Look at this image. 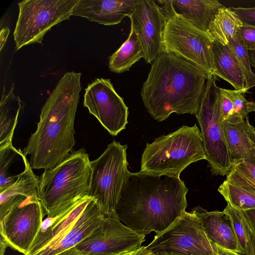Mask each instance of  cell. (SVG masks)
<instances>
[{"mask_svg": "<svg viewBox=\"0 0 255 255\" xmlns=\"http://www.w3.org/2000/svg\"><path fill=\"white\" fill-rule=\"evenodd\" d=\"M127 145L114 140L96 159L91 161L92 174L87 196L104 214L115 211L129 173Z\"/></svg>", "mask_w": 255, "mask_h": 255, "instance_id": "8992f818", "label": "cell"}, {"mask_svg": "<svg viewBox=\"0 0 255 255\" xmlns=\"http://www.w3.org/2000/svg\"><path fill=\"white\" fill-rule=\"evenodd\" d=\"M145 237L122 223L115 211L105 214L99 227L76 247L93 254L119 255L139 249Z\"/></svg>", "mask_w": 255, "mask_h": 255, "instance_id": "4fadbf2b", "label": "cell"}, {"mask_svg": "<svg viewBox=\"0 0 255 255\" xmlns=\"http://www.w3.org/2000/svg\"><path fill=\"white\" fill-rule=\"evenodd\" d=\"M8 246L5 240L0 236V255H4L6 248Z\"/></svg>", "mask_w": 255, "mask_h": 255, "instance_id": "f35d334b", "label": "cell"}, {"mask_svg": "<svg viewBox=\"0 0 255 255\" xmlns=\"http://www.w3.org/2000/svg\"><path fill=\"white\" fill-rule=\"evenodd\" d=\"M227 204L233 208L246 211L255 209V193L225 180L218 189Z\"/></svg>", "mask_w": 255, "mask_h": 255, "instance_id": "f1b7e54d", "label": "cell"}, {"mask_svg": "<svg viewBox=\"0 0 255 255\" xmlns=\"http://www.w3.org/2000/svg\"><path fill=\"white\" fill-rule=\"evenodd\" d=\"M3 91L0 103V147L12 143L18 118L24 103L13 93V84L9 92Z\"/></svg>", "mask_w": 255, "mask_h": 255, "instance_id": "603a6c76", "label": "cell"}, {"mask_svg": "<svg viewBox=\"0 0 255 255\" xmlns=\"http://www.w3.org/2000/svg\"><path fill=\"white\" fill-rule=\"evenodd\" d=\"M9 33V29L8 27H3L0 33V50H2Z\"/></svg>", "mask_w": 255, "mask_h": 255, "instance_id": "e575fe53", "label": "cell"}, {"mask_svg": "<svg viewBox=\"0 0 255 255\" xmlns=\"http://www.w3.org/2000/svg\"><path fill=\"white\" fill-rule=\"evenodd\" d=\"M178 55L210 75L215 74L213 42L208 33L178 17L166 21L162 39V52Z\"/></svg>", "mask_w": 255, "mask_h": 255, "instance_id": "9c48e42d", "label": "cell"}, {"mask_svg": "<svg viewBox=\"0 0 255 255\" xmlns=\"http://www.w3.org/2000/svg\"><path fill=\"white\" fill-rule=\"evenodd\" d=\"M160 7L166 21L180 17L201 31L207 32L210 25L223 5L217 0H159Z\"/></svg>", "mask_w": 255, "mask_h": 255, "instance_id": "2e32d148", "label": "cell"}, {"mask_svg": "<svg viewBox=\"0 0 255 255\" xmlns=\"http://www.w3.org/2000/svg\"><path fill=\"white\" fill-rule=\"evenodd\" d=\"M206 159L201 131L195 124L183 126L176 131L146 143L141 158L140 171L178 176L193 162Z\"/></svg>", "mask_w": 255, "mask_h": 255, "instance_id": "5b68a950", "label": "cell"}, {"mask_svg": "<svg viewBox=\"0 0 255 255\" xmlns=\"http://www.w3.org/2000/svg\"><path fill=\"white\" fill-rule=\"evenodd\" d=\"M214 76L229 83L235 90L245 88V79L241 67L228 45L213 42Z\"/></svg>", "mask_w": 255, "mask_h": 255, "instance_id": "44dd1931", "label": "cell"}, {"mask_svg": "<svg viewBox=\"0 0 255 255\" xmlns=\"http://www.w3.org/2000/svg\"><path fill=\"white\" fill-rule=\"evenodd\" d=\"M125 253V252H124ZM123 253L119 255H104V254H93L86 252L84 250H81L77 248L76 246L68 249L63 252H61L58 254L54 255H120Z\"/></svg>", "mask_w": 255, "mask_h": 255, "instance_id": "836d02e7", "label": "cell"}, {"mask_svg": "<svg viewBox=\"0 0 255 255\" xmlns=\"http://www.w3.org/2000/svg\"><path fill=\"white\" fill-rule=\"evenodd\" d=\"M216 77L208 78L199 109L195 114L201 128L203 145L212 173L226 175L233 166L220 123V87Z\"/></svg>", "mask_w": 255, "mask_h": 255, "instance_id": "52a82bcc", "label": "cell"}, {"mask_svg": "<svg viewBox=\"0 0 255 255\" xmlns=\"http://www.w3.org/2000/svg\"><path fill=\"white\" fill-rule=\"evenodd\" d=\"M39 178L33 173L30 165L17 181L9 188L0 192V216L20 199L33 194H38Z\"/></svg>", "mask_w": 255, "mask_h": 255, "instance_id": "d4e9b609", "label": "cell"}, {"mask_svg": "<svg viewBox=\"0 0 255 255\" xmlns=\"http://www.w3.org/2000/svg\"><path fill=\"white\" fill-rule=\"evenodd\" d=\"M91 199L88 196L85 197L59 214L45 219L26 255L35 253L60 234L82 213Z\"/></svg>", "mask_w": 255, "mask_h": 255, "instance_id": "ffe728a7", "label": "cell"}, {"mask_svg": "<svg viewBox=\"0 0 255 255\" xmlns=\"http://www.w3.org/2000/svg\"></svg>", "mask_w": 255, "mask_h": 255, "instance_id": "7dc6e473", "label": "cell"}, {"mask_svg": "<svg viewBox=\"0 0 255 255\" xmlns=\"http://www.w3.org/2000/svg\"><path fill=\"white\" fill-rule=\"evenodd\" d=\"M252 228L253 230L252 241L253 255H255V229H254L253 227Z\"/></svg>", "mask_w": 255, "mask_h": 255, "instance_id": "b9f144b4", "label": "cell"}, {"mask_svg": "<svg viewBox=\"0 0 255 255\" xmlns=\"http://www.w3.org/2000/svg\"><path fill=\"white\" fill-rule=\"evenodd\" d=\"M254 50H255V49Z\"/></svg>", "mask_w": 255, "mask_h": 255, "instance_id": "f6af8a7d", "label": "cell"}, {"mask_svg": "<svg viewBox=\"0 0 255 255\" xmlns=\"http://www.w3.org/2000/svg\"><path fill=\"white\" fill-rule=\"evenodd\" d=\"M140 42L144 59L150 64L162 52L166 18L155 0H140L128 17Z\"/></svg>", "mask_w": 255, "mask_h": 255, "instance_id": "5bb4252c", "label": "cell"}, {"mask_svg": "<svg viewBox=\"0 0 255 255\" xmlns=\"http://www.w3.org/2000/svg\"><path fill=\"white\" fill-rule=\"evenodd\" d=\"M230 8L238 15L244 25L255 26V7Z\"/></svg>", "mask_w": 255, "mask_h": 255, "instance_id": "d6a6232c", "label": "cell"}, {"mask_svg": "<svg viewBox=\"0 0 255 255\" xmlns=\"http://www.w3.org/2000/svg\"><path fill=\"white\" fill-rule=\"evenodd\" d=\"M142 255H154V254L153 253L148 250L146 252H145Z\"/></svg>", "mask_w": 255, "mask_h": 255, "instance_id": "ee69618b", "label": "cell"}, {"mask_svg": "<svg viewBox=\"0 0 255 255\" xmlns=\"http://www.w3.org/2000/svg\"></svg>", "mask_w": 255, "mask_h": 255, "instance_id": "bcb514c9", "label": "cell"}, {"mask_svg": "<svg viewBox=\"0 0 255 255\" xmlns=\"http://www.w3.org/2000/svg\"><path fill=\"white\" fill-rule=\"evenodd\" d=\"M214 245L218 255H243L235 252L224 249L216 245Z\"/></svg>", "mask_w": 255, "mask_h": 255, "instance_id": "d590c367", "label": "cell"}, {"mask_svg": "<svg viewBox=\"0 0 255 255\" xmlns=\"http://www.w3.org/2000/svg\"><path fill=\"white\" fill-rule=\"evenodd\" d=\"M92 168L84 148L72 151L57 166L44 170L39 178V199L52 217L88 196Z\"/></svg>", "mask_w": 255, "mask_h": 255, "instance_id": "277c9868", "label": "cell"}, {"mask_svg": "<svg viewBox=\"0 0 255 255\" xmlns=\"http://www.w3.org/2000/svg\"><path fill=\"white\" fill-rule=\"evenodd\" d=\"M191 213L199 219L212 244L242 254L231 219L224 211L209 212L198 206L194 208Z\"/></svg>", "mask_w": 255, "mask_h": 255, "instance_id": "ac0fdd59", "label": "cell"}, {"mask_svg": "<svg viewBox=\"0 0 255 255\" xmlns=\"http://www.w3.org/2000/svg\"><path fill=\"white\" fill-rule=\"evenodd\" d=\"M188 189L180 177L128 173L115 212L124 224L145 235L169 227L185 211Z\"/></svg>", "mask_w": 255, "mask_h": 255, "instance_id": "6da1fadb", "label": "cell"}, {"mask_svg": "<svg viewBox=\"0 0 255 255\" xmlns=\"http://www.w3.org/2000/svg\"><path fill=\"white\" fill-rule=\"evenodd\" d=\"M104 217L91 199L82 213L60 234L32 255H54L76 246L99 227Z\"/></svg>", "mask_w": 255, "mask_h": 255, "instance_id": "9a60e30c", "label": "cell"}, {"mask_svg": "<svg viewBox=\"0 0 255 255\" xmlns=\"http://www.w3.org/2000/svg\"><path fill=\"white\" fill-rule=\"evenodd\" d=\"M231 161L244 160L255 165V128L249 123L248 117L240 123H221Z\"/></svg>", "mask_w": 255, "mask_h": 255, "instance_id": "d6986e66", "label": "cell"}, {"mask_svg": "<svg viewBox=\"0 0 255 255\" xmlns=\"http://www.w3.org/2000/svg\"><path fill=\"white\" fill-rule=\"evenodd\" d=\"M83 105L112 135L126 128L128 107L109 79L96 78L85 89Z\"/></svg>", "mask_w": 255, "mask_h": 255, "instance_id": "7c38bea8", "label": "cell"}, {"mask_svg": "<svg viewBox=\"0 0 255 255\" xmlns=\"http://www.w3.org/2000/svg\"><path fill=\"white\" fill-rule=\"evenodd\" d=\"M220 123L225 122L236 124L243 121L249 111L248 101L245 94L248 91L242 90H229L220 88Z\"/></svg>", "mask_w": 255, "mask_h": 255, "instance_id": "cb8c5ba5", "label": "cell"}, {"mask_svg": "<svg viewBox=\"0 0 255 255\" xmlns=\"http://www.w3.org/2000/svg\"><path fill=\"white\" fill-rule=\"evenodd\" d=\"M238 33L248 50L255 49V26L243 25L239 29Z\"/></svg>", "mask_w": 255, "mask_h": 255, "instance_id": "1f68e13d", "label": "cell"}, {"mask_svg": "<svg viewBox=\"0 0 255 255\" xmlns=\"http://www.w3.org/2000/svg\"><path fill=\"white\" fill-rule=\"evenodd\" d=\"M81 73L66 72L43 106L36 131L22 151L32 169L44 170L60 163L72 152L74 120L79 101Z\"/></svg>", "mask_w": 255, "mask_h": 255, "instance_id": "7a4b0ae2", "label": "cell"}, {"mask_svg": "<svg viewBox=\"0 0 255 255\" xmlns=\"http://www.w3.org/2000/svg\"><path fill=\"white\" fill-rule=\"evenodd\" d=\"M227 45L241 67L245 79V89L248 91L255 86V74L251 69L248 50L243 43L238 32Z\"/></svg>", "mask_w": 255, "mask_h": 255, "instance_id": "f546056e", "label": "cell"}, {"mask_svg": "<svg viewBox=\"0 0 255 255\" xmlns=\"http://www.w3.org/2000/svg\"><path fill=\"white\" fill-rule=\"evenodd\" d=\"M154 255H177L172 253H167L164 252H160L153 253Z\"/></svg>", "mask_w": 255, "mask_h": 255, "instance_id": "7bdbcfd3", "label": "cell"}, {"mask_svg": "<svg viewBox=\"0 0 255 255\" xmlns=\"http://www.w3.org/2000/svg\"><path fill=\"white\" fill-rule=\"evenodd\" d=\"M140 0H78L72 15L105 25L120 23L129 17Z\"/></svg>", "mask_w": 255, "mask_h": 255, "instance_id": "e0dca14e", "label": "cell"}, {"mask_svg": "<svg viewBox=\"0 0 255 255\" xmlns=\"http://www.w3.org/2000/svg\"><path fill=\"white\" fill-rule=\"evenodd\" d=\"M78 0H24L18 2L19 13L13 32L16 50L41 43L45 34L69 19Z\"/></svg>", "mask_w": 255, "mask_h": 255, "instance_id": "ba28073f", "label": "cell"}, {"mask_svg": "<svg viewBox=\"0 0 255 255\" xmlns=\"http://www.w3.org/2000/svg\"><path fill=\"white\" fill-rule=\"evenodd\" d=\"M248 106L249 112H255V102L249 101Z\"/></svg>", "mask_w": 255, "mask_h": 255, "instance_id": "60d3db41", "label": "cell"}, {"mask_svg": "<svg viewBox=\"0 0 255 255\" xmlns=\"http://www.w3.org/2000/svg\"><path fill=\"white\" fill-rule=\"evenodd\" d=\"M29 165L23 151L12 143L0 147V192L14 184Z\"/></svg>", "mask_w": 255, "mask_h": 255, "instance_id": "7402d4cb", "label": "cell"}, {"mask_svg": "<svg viewBox=\"0 0 255 255\" xmlns=\"http://www.w3.org/2000/svg\"><path fill=\"white\" fill-rule=\"evenodd\" d=\"M243 25L235 12L223 5L211 22L207 33L212 42L227 45Z\"/></svg>", "mask_w": 255, "mask_h": 255, "instance_id": "484cf974", "label": "cell"}, {"mask_svg": "<svg viewBox=\"0 0 255 255\" xmlns=\"http://www.w3.org/2000/svg\"><path fill=\"white\" fill-rule=\"evenodd\" d=\"M248 52L251 62V65L255 70V50H248Z\"/></svg>", "mask_w": 255, "mask_h": 255, "instance_id": "ab89813d", "label": "cell"}, {"mask_svg": "<svg viewBox=\"0 0 255 255\" xmlns=\"http://www.w3.org/2000/svg\"><path fill=\"white\" fill-rule=\"evenodd\" d=\"M211 75L182 57L162 52L153 61L142 85L144 106L158 122L174 113L195 114Z\"/></svg>", "mask_w": 255, "mask_h": 255, "instance_id": "3957f363", "label": "cell"}, {"mask_svg": "<svg viewBox=\"0 0 255 255\" xmlns=\"http://www.w3.org/2000/svg\"><path fill=\"white\" fill-rule=\"evenodd\" d=\"M226 180L255 193V165L244 160L235 162Z\"/></svg>", "mask_w": 255, "mask_h": 255, "instance_id": "4dcf8cb0", "label": "cell"}, {"mask_svg": "<svg viewBox=\"0 0 255 255\" xmlns=\"http://www.w3.org/2000/svg\"><path fill=\"white\" fill-rule=\"evenodd\" d=\"M46 214L38 194L25 196L0 216V234L8 247L23 254L28 252Z\"/></svg>", "mask_w": 255, "mask_h": 255, "instance_id": "8fae6325", "label": "cell"}, {"mask_svg": "<svg viewBox=\"0 0 255 255\" xmlns=\"http://www.w3.org/2000/svg\"><path fill=\"white\" fill-rule=\"evenodd\" d=\"M146 248L152 253L177 255H217L199 219L185 211L166 229L156 234Z\"/></svg>", "mask_w": 255, "mask_h": 255, "instance_id": "30bf717a", "label": "cell"}, {"mask_svg": "<svg viewBox=\"0 0 255 255\" xmlns=\"http://www.w3.org/2000/svg\"><path fill=\"white\" fill-rule=\"evenodd\" d=\"M147 251L146 246H142L140 248L135 251L125 252L120 255H142Z\"/></svg>", "mask_w": 255, "mask_h": 255, "instance_id": "8d00e7d4", "label": "cell"}, {"mask_svg": "<svg viewBox=\"0 0 255 255\" xmlns=\"http://www.w3.org/2000/svg\"><path fill=\"white\" fill-rule=\"evenodd\" d=\"M230 217L239 247L244 255H253L252 226L245 211L237 210L227 204L223 210Z\"/></svg>", "mask_w": 255, "mask_h": 255, "instance_id": "83f0119b", "label": "cell"}, {"mask_svg": "<svg viewBox=\"0 0 255 255\" xmlns=\"http://www.w3.org/2000/svg\"><path fill=\"white\" fill-rule=\"evenodd\" d=\"M247 217L254 229H255V209L245 211Z\"/></svg>", "mask_w": 255, "mask_h": 255, "instance_id": "74e56055", "label": "cell"}, {"mask_svg": "<svg viewBox=\"0 0 255 255\" xmlns=\"http://www.w3.org/2000/svg\"><path fill=\"white\" fill-rule=\"evenodd\" d=\"M144 53L140 42L131 26L127 39L109 57V68L116 73L129 70L132 65L144 58Z\"/></svg>", "mask_w": 255, "mask_h": 255, "instance_id": "4316f807", "label": "cell"}]
</instances>
